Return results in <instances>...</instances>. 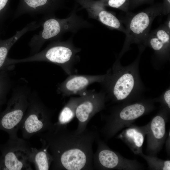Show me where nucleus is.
Wrapping results in <instances>:
<instances>
[{
    "mask_svg": "<svg viewBox=\"0 0 170 170\" xmlns=\"http://www.w3.org/2000/svg\"><path fill=\"white\" fill-rule=\"evenodd\" d=\"M154 108V100H135L121 103L112 107L108 114L102 116L104 124L99 132L105 139L107 140Z\"/></svg>",
    "mask_w": 170,
    "mask_h": 170,
    "instance_id": "obj_3",
    "label": "nucleus"
},
{
    "mask_svg": "<svg viewBox=\"0 0 170 170\" xmlns=\"http://www.w3.org/2000/svg\"><path fill=\"white\" fill-rule=\"evenodd\" d=\"M7 69L0 72V106L4 102L11 86V81Z\"/></svg>",
    "mask_w": 170,
    "mask_h": 170,
    "instance_id": "obj_22",
    "label": "nucleus"
},
{
    "mask_svg": "<svg viewBox=\"0 0 170 170\" xmlns=\"http://www.w3.org/2000/svg\"><path fill=\"white\" fill-rule=\"evenodd\" d=\"M64 0H19L14 15V19L28 14H54L62 6Z\"/></svg>",
    "mask_w": 170,
    "mask_h": 170,
    "instance_id": "obj_15",
    "label": "nucleus"
},
{
    "mask_svg": "<svg viewBox=\"0 0 170 170\" xmlns=\"http://www.w3.org/2000/svg\"><path fill=\"white\" fill-rule=\"evenodd\" d=\"M105 6H109L128 11L130 0H99Z\"/></svg>",
    "mask_w": 170,
    "mask_h": 170,
    "instance_id": "obj_23",
    "label": "nucleus"
},
{
    "mask_svg": "<svg viewBox=\"0 0 170 170\" xmlns=\"http://www.w3.org/2000/svg\"><path fill=\"white\" fill-rule=\"evenodd\" d=\"M138 59L131 65L122 66L117 60L107 72L105 81L106 100L118 103L137 100L136 93L140 86L137 68Z\"/></svg>",
    "mask_w": 170,
    "mask_h": 170,
    "instance_id": "obj_2",
    "label": "nucleus"
},
{
    "mask_svg": "<svg viewBox=\"0 0 170 170\" xmlns=\"http://www.w3.org/2000/svg\"><path fill=\"white\" fill-rule=\"evenodd\" d=\"M9 147L4 158V169L32 170L31 155L32 147L26 141L18 137L10 139Z\"/></svg>",
    "mask_w": 170,
    "mask_h": 170,
    "instance_id": "obj_11",
    "label": "nucleus"
},
{
    "mask_svg": "<svg viewBox=\"0 0 170 170\" xmlns=\"http://www.w3.org/2000/svg\"><path fill=\"white\" fill-rule=\"evenodd\" d=\"M40 27L39 22L33 21L21 30L17 31L14 35L9 38L3 40L0 38V72L6 69L5 65L7 56L14 44L26 33L35 30Z\"/></svg>",
    "mask_w": 170,
    "mask_h": 170,
    "instance_id": "obj_18",
    "label": "nucleus"
},
{
    "mask_svg": "<svg viewBox=\"0 0 170 170\" xmlns=\"http://www.w3.org/2000/svg\"><path fill=\"white\" fill-rule=\"evenodd\" d=\"M147 129L146 125L139 126L133 124L123 130L117 136L135 155L142 153V148Z\"/></svg>",
    "mask_w": 170,
    "mask_h": 170,
    "instance_id": "obj_17",
    "label": "nucleus"
},
{
    "mask_svg": "<svg viewBox=\"0 0 170 170\" xmlns=\"http://www.w3.org/2000/svg\"><path fill=\"white\" fill-rule=\"evenodd\" d=\"M80 96L82 99L76 107L75 115L78 121L76 130L79 132L84 131L92 117L105 108L106 101L104 92H97L94 90H87Z\"/></svg>",
    "mask_w": 170,
    "mask_h": 170,
    "instance_id": "obj_10",
    "label": "nucleus"
},
{
    "mask_svg": "<svg viewBox=\"0 0 170 170\" xmlns=\"http://www.w3.org/2000/svg\"><path fill=\"white\" fill-rule=\"evenodd\" d=\"M54 111L42 102L36 92H31L29 104L19 129L23 138L29 139L34 135L52 129Z\"/></svg>",
    "mask_w": 170,
    "mask_h": 170,
    "instance_id": "obj_6",
    "label": "nucleus"
},
{
    "mask_svg": "<svg viewBox=\"0 0 170 170\" xmlns=\"http://www.w3.org/2000/svg\"><path fill=\"white\" fill-rule=\"evenodd\" d=\"M162 104V109L169 113L170 109V90L168 89L164 93L161 98L158 100Z\"/></svg>",
    "mask_w": 170,
    "mask_h": 170,
    "instance_id": "obj_24",
    "label": "nucleus"
},
{
    "mask_svg": "<svg viewBox=\"0 0 170 170\" xmlns=\"http://www.w3.org/2000/svg\"><path fill=\"white\" fill-rule=\"evenodd\" d=\"M144 44L152 48L160 58H168L170 45V31L164 25L149 33Z\"/></svg>",
    "mask_w": 170,
    "mask_h": 170,
    "instance_id": "obj_16",
    "label": "nucleus"
},
{
    "mask_svg": "<svg viewBox=\"0 0 170 170\" xmlns=\"http://www.w3.org/2000/svg\"><path fill=\"white\" fill-rule=\"evenodd\" d=\"M10 0H0V20L6 15Z\"/></svg>",
    "mask_w": 170,
    "mask_h": 170,
    "instance_id": "obj_25",
    "label": "nucleus"
},
{
    "mask_svg": "<svg viewBox=\"0 0 170 170\" xmlns=\"http://www.w3.org/2000/svg\"><path fill=\"white\" fill-rule=\"evenodd\" d=\"M166 143V150L167 155L169 156L170 154V130L167 133V135L165 141Z\"/></svg>",
    "mask_w": 170,
    "mask_h": 170,
    "instance_id": "obj_27",
    "label": "nucleus"
},
{
    "mask_svg": "<svg viewBox=\"0 0 170 170\" xmlns=\"http://www.w3.org/2000/svg\"><path fill=\"white\" fill-rule=\"evenodd\" d=\"M162 4L151 7L132 16L126 28V38L121 56L132 43L144 44L150 33L152 23L157 16L162 14Z\"/></svg>",
    "mask_w": 170,
    "mask_h": 170,
    "instance_id": "obj_8",
    "label": "nucleus"
},
{
    "mask_svg": "<svg viewBox=\"0 0 170 170\" xmlns=\"http://www.w3.org/2000/svg\"><path fill=\"white\" fill-rule=\"evenodd\" d=\"M40 22L42 30L33 36L28 43L32 54L39 51L47 41L59 40L66 32L76 33L93 26L92 24L77 15L75 9L66 18L60 19L54 14L44 16Z\"/></svg>",
    "mask_w": 170,
    "mask_h": 170,
    "instance_id": "obj_4",
    "label": "nucleus"
},
{
    "mask_svg": "<svg viewBox=\"0 0 170 170\" xmlns=\"http://www.w3.org/2000/svg\"><path fill=\"white\" fill-rule=\"evenodd\" d=\"M162 6V14H169L170 10V0H164Z\"/></svg>",
    "mask_w": 170,
    "mask_h": 170,
    "instance_id": "obj_26",
    "label": "nucleus"
},
{
    "mask_svg": "<svg viewBox=\"0 0 170 170\" xmlns=\"http://www.w3.org/2000/svg\"><path fill=\"white\" fill-rule=\"evenodd\" d=\"M146 0H131L130 2V5L131 4L132 6L138 5L144 3Z\"/></svg>",
    "mask_w": 170,
    "mask_h": 170,
    "instance_id": "obj_28",
    "label": "nucleus"
},
{
    "mask_svg": "<svg viewBox=\"0 0 170 170\" xmlns=\"http://www.w3.org/2000/svg\"><path fill=\"white\" fill-rule=\"evenodd\" d=\"M164 25L170 31V17H168Z\"/></svg>",
    "mask_w": 170,
    "mask_h": 170,
    "instance_id": "obj_29",
    "label": "nucleus"
},
{
    "mask_svg": "<svg viewBox=\"0 0 170 170\" xmlns=\"http://www.w3.org/2000/svg\"><path fill=\"white\" fill-rule=\"evenodd\" d=\"M81 99V96L71 97L62 108L59 114L58 121L54 124L67 125L75 116L76 107Z\"/></svg>",
    "mask_w": 170,
    "mask_h": 170,
    "instance_id": "obj_20",
    "label": "nucleus"
},
{
    "mask_svg": "<svg viewBox=\"0 0 170 170\" xmlns=\"http://www.w3.org/2000/svg\"><path fill=\"white\" fill-rule=\"evenodd\" d=\"M169 113L162 109L146 125L147 155L157 156L162 149L167 135L166 128Z\"/></svg>",
    "mask_w": 170,
    "mask_h": 170,
    "instance_id": "obj_12",
    "label": "nucleus"
},
{
    "mask_svg": "<svg viewBox=\"0 0 170 170\" xmlns=\"http://www.w3.org/2000/svg\"><path fill=\"white\" fill-rule=\"evenodd\" d=\"M107 73L104 75H90L72 74L63 82L58 84L57 93L63 97L78 95L81 96L87 89L88 86L95 82L103 83Z\"/></svg>",
    "mask_w": 170,
    "mask_h": 170,
    "instance_id": "obj_13",
    "label": "nucleus"
},
{
    "mask_svg": "<svg viewBox=\"0 0 170 170\" xmlns=\"http://www.w3.org/2000/svg\"><path fill=\"white\" fill-rule=\"evenodd\" d=\"M97 150L93 155V169L109 170H141L143 166L136 160L124 158L118 152L112 150L98 135L97 137Z\"/></svg>",
    "mask_w": 170,
    "mask_h": 170,
    "instance_id": "obj_9",
    "label": "nucleus"
},
{
    "mask_svg": "<svg viewBox=\"0 0 170 170\" xmlns=\"http://www.w3.org/2000/svg\"><path fill=\"white\" fill-rule=\"evenodd\" d=\"M53 161L52 156L45 145L42 144V147L39 149L32 147L31 161L36 170L50 169Z\"/></svg>",
    "mask_w": 170,
    "mask_h": 170,
    "instance_id": "obj_19",
    "label": "nucleus"
},
{
    "mask_svg": "<svg viewBox=\"0 0 170 170\" xmlns=\"http://www.w3.org/2000/svg\"><path fill=\"white\" fill-rule=\"evenodd\" d=\"M88 13L89 18L95 19L108 27L125 33L126 29L119 20L113 14L107 11L99 0H75Z\"/></svg>",
    "mask_w": 170,
    "mask_h": 170,
    "instance_id": "obj_14",
    "label": "nucleus"
},
{
    "mask_svg": "<svg viewBox=\"0 0 170 170\" xmlns=\"http://www.w3.org/2000/svg\"><path fill=\"white\" fill-rule=\"evenodd\" d=\"M67 126L54 123L52 129L37 135L52 156L50 169L93 170V145L98 131L87 128L79 132L69 130Z\"/></svg>",
    "mask_w": 170,
    "mask_h": 170,
    "instance_id": "obj_1",
    "label": "nucleus"
},
{
    "mask_svg": "<svg viewBox=\"0 0 170 170\" xmlns=\"http://www.w3.org/2000/svg\"><path fill=\"white\" fill-rule=\"evenodd\" d=\"M31 93L26 84L18 85L13 90L0 121L1 126L8 132L10 139L18 137L17 132L27 108Z\"/></svg>",
    "mask_w": 170,
    "mask_h": 170,
    "instance_id": "obj_7",
    "label": "nucleus"
},
{
    "mask_svg": "<svg viewBox=\"0 0 170 170\" xmlns=\"http://www.w3.org/2000/svg\"><path fill=\"white\" fill-rule=\"evenodd\" d=\"M147 162L148 169L153 170H170V160H163L157 156L145 155L143 152L139 155Z\"/></svg>",
    "mask_w": 170,
    "mask_h": 170,
    "instance_id": "obj_21",
    "label": "nucleus"
},
{
    "mask_svg": "<svg viewBox=\"0 0 170 170\" xmlns=\"http://www.w3.org/2000/svg\"><path fill=\"white\" fill-rule=\"evenodd\" d=\"M81 49L75 47L72 38L65 41L57 40L53 41L44 49L29 57L21 59L8 58L6 62L7 66L20 63L45 61L60 66L68 75L76 71L75 65L80 60L78 54Z\"/></svg>",
    "mask_w": 170,
    "mask_h": 170,
    "instance_id": "obj_5",
    "label": "nucleus"
}]
</instances>
